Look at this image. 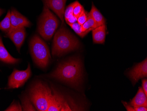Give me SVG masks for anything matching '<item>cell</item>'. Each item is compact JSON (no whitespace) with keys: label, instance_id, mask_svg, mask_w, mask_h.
<instances>
[{"label":"cell","instance_id":"obj_1","mask_svg":"<svg viewBox=\"0 0 147 111\" xmlns=\"http://www.w3.org/2000/svg\"><path fill=\"white\" fill-rule=\"evenodd\" d=\"M82 70L81 62L73 59L61 63L50 76L59 81L77 86L81 82Z\"/></svg>","mask_w":147,"mask_h":111},{"label":"cell","instance_id":"obj_2","mask_svg":"<svg viewBox=\"0 0 147 111\" xmlns=\"http://www.w3.org/2000/svg\"><path fill=\"white\" fill-rule=\"evenodd\" d=\"M80 46V42L76 37L62 25L54 35L52 54L53 56H61L67 52L78 49Z\"/></svg>","mask_w":147,"mask_h":111},{"label":"cell","instance_id":"obj_3","mask_svg":"<svg viewBox=\"0 0 147 111\" xmlns=\"http://www.w3.org/2000/svg\"><path fill=\"white\" fill-rule=\"evenodd\" d=\"M53 90L42 82H38L30 90V99L36 110L47 111L50 104Z\"/></svg>","mask_w":147,"mask_h":111},{"label":"cell","instance_id":"obj_4","mask_svg":"<svg viewBox=\"0 0 147 111\" xmlns=\"http://www.w3.org/2000/svg\"><path fill=\"white\" fill-rule=\"evenodd\" d=\"M59 23L57 18L47 6L44 5L39 21L38 31L39 34L45 40H50L56 32Z\"/></svg>","mask_w":147,"mask_h":111},{"label":"cell","instance_id":"obj_5","mask_svg":"<svg viewBox=\"0 0 147 111\" xmlns=\"http://www.w3.org/2000/svg\"><path fill=\"white\" fill-rule=\"evenodd\" d=\"M30 45L31 55L35 63L40 67H46L51 59L48 46L37 35L32 37Z\"/></svg>","mask_w":147,"mask_h":111},{"label":"cell","instance_id":"obj_6","mask_svg":"<svg viewBox=\"0 0 147 111\" xmlns=\"http://www.w3.org/2000/svg\"><path fill=\"white\" fill-rule=\"evenodd\" d=\"M53 94L47 111H82V109L73 101L66 98L55 90Z\"/></svg>","mask_w":147,"mask_h":111},{"label":"cell","instance_id":"obj_7","mask_svg":"<svg viewBox=\"0 0 147 111\" xmlns=\"http://www.w3.org/2000/svg\"><path fill=\"white\" fill-rule=\"evenodd\" d=\"M31 75V69L30 64H28V68L25 70L14 69L13 72L9 78L8 87L9 88L15 89L23 86Z\"/></svg>","mask_w":147,"mask_h":111},{"label":"cell","instance_id":"obj_8","mask_svg":"<svg viewBox=\"0 0 147 111\" xmlns=\"http://www.w3.org/2000/svg\"><path fill=\"white\" fill-rule=\"evenodd\" d=\"M67 0H42L44 5L54 12L60 18L62 25H64V14L65 5Z\"/></svg>","mask_w":147,"mask_h":111},{"label":"cell","instance_id":"obj_9","mask_svg":"<svg viewBox=\"0 0 147 111\" xmlns=\"http://www.w3.org/2000/svg\"><path fill=\"white\" fill-rule=\"evenodd\" d=\"M128 75L134 84L140 79L146 78L147 76V58L142 63L136 65L129 72Z\"/></svg>","mask_w":147,"mask_h":111},{"label":"cell","instance_id":"obj_10","mask_svg":"<svg viewBox=\"0 0 147 111\" xmlns=\"http://www.w3.org/2000/svg\"><path fill=\"white\" fill-rule=\"evenodd\" d=\"M10 21L11 30L29 27L31 25L30 22L26 17L22 15L15 9H12L11 11Z\"/></svg>","mask_w":147,"mask_h":111},{"label":"cell","instance_id":"obj_11","mask_svg":"<svg viewBox=\"0 0 147 111\" xmlns=\"http://www.w3.org/2000/svg\"><path fill=\"white\" fill-rule=\"evenodd\" d=\"M6 36L9 37L15 45L18 51H20L26 37L25 28H21L11 30Z\"/></svg>","mask_w":147,"mask_h":111},{"label":"cell","instance_id":"obj_12","mask_svg":"<svg viewBox=\"0 0 147 111\" xmlns=\"http://www.w3.org/2000/svg\"><path fill=\"white\" fill-rule=\"evenodd\" d=\"M93 43L97 44H104L106 35V25L100 26L92 30Z\"/></svg>","mask_w":147,"mask_h":111},{"label":"cell","instance_id":"obj_13","mask_svg":"<svg viewBox=\"0 0 147 111\" xmlns=\"http://www.w3.org/2000/svg\"><path fill=\"white\" fill-rule=\"evenodd\" d=\"M0 60L7 64H14L19 62L20 59L14 58L9 53L3 44L2 39L0 36Z\"/></svg>","mask_w":147,"mask_h":111},{"label":"cell","instance_id":"obj_14","mask_svg":"<svg viewBox=\"0 0 147 111\" xmlns=\"http://www.w3.org/2000/svg\"><path fill=\"white\" fill-rule=\"evenodd\" d=\"M133 107L143 106L147 107V96L145 95L142 87H139L138 93L130 104Z\"/></svg>","mask_w":147,"mask_h":111},{"label":"cell","instance_id":"obj_15","mask_svg":"<svg viewBox=\"0 0 147 111\" xmlns=\"http://www.w3.org/2000/svg\"><path fill=\"white\" fill-rule=\"evenodd\" d=\"M89 14L95 22L96 28L105 25L106 19L93 3L92 5L91 10Z\"/></svg>","mask_w":147,"mask_h":111},{"label":"cell","instance_id":"obj_16","mask_svg":"<svg viewBox=\"0 0 147 111\" xmlns=\"http://www.w3.org/2000/svg\"><path fill=\"white\" fill-rule=\"evenodd\" d=\"M76 3V1L70 4L64 11V19L68 25L77 22V19L73 15V8Z\"/></svg>","mask_w":147,"mask_h":111},{"label":"cell","instance_id":"obj_17","mask_svg":"<svg viewBox=\"0 0 147 111\" xmlns=\"http://www.w3.org/2000/svg\"><path fill=\"white\" fill-rule=\"evenodd\" d=\"M11 11L9 10L3 20L0 22V30L6 33H8L11 29L10 21Z\"/></svg>","mask_w":147,"mask_h":111},{"label":"cell","instance_id":"obj_18","mask_svg":"<svg viewBox=\"0 0 147 111\" xmlns=\"http://www.w3.org/2000/svg\"><path fill=\"white\" fill-rule=\"evenodd\" d=\"M82 31L83 32H90L96 28V24L92 17L88 13V18L85 23L82 25Z\"/></svg>","mask_w":147,"mask_h":111},{"label":"cell","instance_id":"obj_19","mask_svg":"<svg viewBox=\"0 0 147 111\" xmlns=\"http://www.w3.org/2000/svg\"><path fill=\"white\" fill-rule=\"evenodd\" d=\"M22 108L23 111H35L36 108L31 103V101L28 97H24L22 100Z\"/></svg>","mask_w":147,"mask_h":111},{"label":"cell","instance_id":"obj_20","mask_svg":"<svg viewBox=\"0 0 147 111\" xmlns=\"http://www.w3.org/2000/svg\"><path fill=\"white\" fill-rule=\"evenodd\" d=\"M71 29L75 31L77 34L79 36L82 38L85 37L87 34L89 33L88 32H83L82 31V25H79L77 22L73 24H71L69 25Z\"/></svg>","mask_w":147,"mask_h":111},{"label":"cell","instance_id":"obj_21","mask_svg":"<svg viewBox=\"0 0 147 111\" xmlns=\"http://www.w3.org/2000/svg\"><path fill=\"white\" fill-rule=\"evenodd\" d=\"M85 10L83 6L80 4L78 1H76L73 8V15L77 19L79 15Z\"/></svg>","mask_w":147,"mask_h":111},{"label":"cell","instance_id":"obj_22","mask_svg":"<svg viewBox=\"0 0 147 111\" xmlns=\"http://www.w3.org/2000/svg\"><path fill=\"white\" fill-rule=\"evenodd\" d=\"M88 13L89 12L86 11L85 10L78 16V17L77 18V22L79 25H82L86 21L87 19L88 18Z\"/></svg>","mask_w":147,"mask_h":111},{"label":"cell","instance_id":"obj_23","mask_svg":"<svg viewBox=\"0 0 147 111\" xmlns=\"http://www.w3.org/2000/svg\"><path fill=\"white\" fill-rule=\"evenodd\" d=\"M5 111H23L22 106L19 103H13L8 108H7Z\"/></svg>","mask_w":147,"mask_h":111},{"label":"cell","instance_id":"obj_24","mask_svg":"<svg viewBox=\"0 0 147 111\" xmlns=\"http://www.w3.org/2000/svg\"><path fill=\"white\" fill-rule=\"evenodd\" d=\"M142 88L144 91L145 95L147 96V80L146 78L143 79L142 81Z\"/></svg>","mask_w":147,"mask_h":111},{"label":"cell","instance_id":"obj_25","mask_svg":"<svg viewBox=\"0 0 147 111\" xmlns=\"http://www.w3.org/2000/svg\"><path fill=\"white\" fill-rule=\"evenodd\" d=\"M123 104L124 105L125 107V108H126V110L128 111H135V110H134V108L133 107H132V106H130V105H129L128 104L126 103L123 102Z\"/></svg>","mask_w":147,"mask_h":111},{"label":"cell","instance_id":"obj_26","mask_svg":"<svg viewBox=\"0 0 147 111\" xmlns=\"http://www.w3.org/2000/svg\"><path fill=\"white\" fill-rule=\"evenodd\" d=\"M135 111H147V107H146L143 106H141L136 107H134Z\"/></svg>","mask_w":147,"mask_h":111},{"label":"cell","instance_id":"obj_27","mask_svg":"<svg viewBox=\"0 0 147 111\" xmlns=\"http://www.w3.org/2000/svg\"><path fill=\"white\" fill-rule=\"evenodd\" d=\"M4 12V11L2 9H0V16H1V15L3 14V12Z\"/></svg>","mask_w":147,"mask_h":111}]
</instances>
